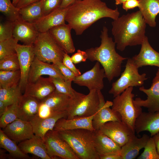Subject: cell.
Here are the masks:
<instances>
[{
	"instance_id": "cell-39",
	"label": "cell",
	"mask_w": 159,
	"mask_h": 159,
	"mask_svg": "<svg viewBox=\"0 0 159 159\" xmlns=\"http://www.w3.org/2000/svg\"><path fill=\"white\" fill-rule=\"evenodd\" d=\"M19 69V63L16 53L0 59V70L14 71Z\"/></svg>"
},
{
	"instance_id": "cell-13",
	"label": "cell",
	"mask_w": 159,
	"mask_h": 159,
	"mask_svg": "<svg viewBox=\"0 0 159 159\" xmlns=\"http://www.w3.org/2000/svg\"><path fill=\"white\" fill-rule=\"evenodd\" d=\"M33 45L18 44L16 48L21 72L19 86L21 91L24 90L28 83L30 69L35 57Z\"/></svg>"
},
{
	"instance_id": "cell-38",
	"label": "cell",
	"mask_w": 159,
	"mask_h": 159,
	"mask_svg": "<svg viewBox=\"0 0 159 159\" xmlns=\"http://www.w3.org/2000/svg\"><path fill=\"white\" fill-rule=\"evenodd\" d=\"M18 41L13 37L0 41V59L16 53Z\"/></svg>"
},
{
	"instance_id": "cell-32",
	"label": "cell",
	"mask_w": 159,
	"mask_h": 159,
	"mask_svg": "<svg viewBox=\"0 0 159 159\" xmlns=\"http://www.w3.org/2000/svg\"><path fill=\"white\" fill-rule=\"evenodd\" d=\"M16 143L9 138L0 130V147L8 151L12 158L30 159L27 154L24 153Z\"/></svg>"
},
{
	"instance_id": "cell-20",
	"label": "cell",
	"mask_w": 159,
	"mask_h": 159,
	"mask_svg": "<svg viewBox=\"0 0 159 159\" xmlns=\"http://www.w3.org/2000/svg\"><path fill=\"white\" fill-rule=\"evenodd\" d=\"M43 75L64 79L62 74L55 65L41 61L35 57L31 65L27 83L35 82Z\"/></svg>"
},
{
	"instance_id": "cell-52",
	"label": "cell",
	"mask_w": 159,
	"mask_h": 159,
	"mask_svg": "<svg viewBox=\"0 0 159 159\" xmlns=\"http://www.w3.org/2000/svg\"><path fill=\"white\" fill-rule=\"evenodd\" d=\"M0 159H5L6 158H11L10 155L7 154L4 152V151L2 149H0Z\"/></svg>"
},
{
	"instance_id": "cell-53",
	"label": "cell",
	"mask_w": 159,
	"mask_h": 159,
	"mask_svg": "<svg viewBox=\"0 0 159 159\" xmlns=\"http://www.w3.org/2000/svg\"><path fill=\"white\" fill-rule=\"evenodd\" d=\"M129 0H115V4L116 5L122 4L124 2Z\"/></svg>"
},
{
	"instance_id": "cell-28",
	"label": "cell",
	"mask_w": 159,
	"mask_h": 159,
	"mask_svg": "<svg viewBox=\"0 0 159 159\" xmlns=\"http://www.w3.org/2000/svg\"><path fill=\"white\" fill-rule=\"evenodd\" d=\"M150 137L144 134L140 138L134 135L121 147L120 154L122 159H133L138 155L139 151L144 148Z\"/></svg>"
},
{
	"instance_id": "cell-34",
	"label": "cell",
	"mask_w": 159,
	"mask_h": 159,
	"mask_svg": "<svg viewBox=\"0 0 159 159\" xmlns=\"http://www.w3.org/2000/svg\"><path fill=\"white\" fill-rule=\"evenodd\" d=\"M21 78L20 70L14 71L0 70V88H8L19 85Z\"/></svg>"
},
{
	"instance_id": "cell-49",
	"label": "cell",
	"mask_w": 159,
	"mask_h": 159,
	"mask_svg": "<svg viewBox=\"0 0 159 159\" xmlns=\"http://www.w3.org/2000/svg\"><path fill=\"white\" fill-rule=\"evenodd\" d=\"M76 0H62V3L59 8L65 9L67 8L73 3Z\"/></svg>"
},
{
	"instance_id": "cell-44",
	"label": "cell",
	"mask_w": 159,
	"mask_h": 159,
	"mask_svg": "<svg viewBox=\"0 0 159 159\" xmlns=\"http://www.w3.org/2000/svg\"><path fill=\"white\" fill-rule=\"evenodd\" d=\"M62 62L74 73L76 76L81 74L80 70L76 67L71 59V57L68 54L65 53Z\"/></svg>"
},
{
	"instance_id": "cell-48",
	"label": "cell",
	"mask_w": 159,
	"mask_h": 159,
	"mask_svg": "<svg viewBox=\"0 0 159 159\" xmlns=\"http://www.w3.org/2000/svg\"><path fill=\"white\" fill-rule=\"evenodd\" d=\"M100 159H122L120 155L112 154L100 155Z\"/></svg>"
},
{
	"instance_id": "cell-55",
	"label": "cell",
	"mask_w": 159,
	"mask_h": 159,
	"mask_svg": "<svg viewBox=\"0 0 159 159\" xmlns=\"http://www.w3.org/2000/svg\"></svg>"
},
{
	"instance_id": "cell-10",
	"label": "cell",
	"mask_w": 159,
	"mask_h": 159,
	"mask_svg": "<svg viewBox=\"0 0 159 159\" xmlns=\"http://www.w3.org/2000/svg\"><path fill=\"white\" fill-rule=\"evenodd\" d=\"M72 98L55 90L40 101V109L45 117L67 112L71 106Z\"/></svg>"
},
{
	"instance_id": "cell-31",
	"label": "cell",
	"mask_w": 159,
	"mask_h": 159,
	"mask_svg": "<svg viewBox=\"0 0 159 159\" xmlns=\"http://www.w3.org/2000/svg\"><path fill=\"white\" fill-rule=\"evenodd\" d=\"M19 14L24 20L34 23L44 16L41 1L39 0L21 8Z\"/></svg>"
},
{
	"instance_id": "cell-18",
	"label": "cell",
	"mask_w": 159,
	"mask_h": 159,
	"mask_svg": "<svg viewBox=\"0 0 159 159\" xmlns=\"http://www.w3.org/2000/svg\"><path fill=\"white\" fill-rule=\"evenodd\" d=\"M14 23L13 37L24 44L33 45L39 33L34 24L24 20L20 16Z\"/></svg>"
},
{
	"instance_id": "cell-43",
	"label": "cell",
	"mask_w": 159,
	"mask_h": 159,
	"mask_svg": "<svg viewBox=\"0 0 159 159\" xmlns=\"http://www.w3.org/2000/svg\"><path fill=\"white\" fill-rule=\"evenodd\" d=\"M52 64L55 65L59 69L63 76L64 80L72 82L73 81L75 75L63 64L62 62L58 61Z\"/></svg>"
},
{
	"instance_id": "cell-15",
	"label": "cell",
	"mask_w": 159,
	"mask_h": 159,
	"mask_svg": "<svg viewBox=\"0 0 159 159\" xmlns=\"http://www.w3.org/2000/svg\"><path fill=\"white\" fill-rule=\"evenodd\" d=\"M98 92L100 104L92 121L93 127L95 131L99 130L105 123L108 122L122 120L120 115L110 108L112 105V102H105L101 91Z\"/></svg>"
},
{
	"instance_id": "cell-30",
	"label": "cell",
	"mask_w": 159,
	"mask_h": 159,
	"mask_svg": "<svg viewBox=\"0 0 159 159\" xmlns=\"http://www.w3.org/2000/svg\"><path fill=\"white\" fill-rule=\"evenodd\" d=\"M138 7L146 23L151 27L156 25L155 18L159 14V0H139Z\"/></svg>"
},
{
	"instance_id": "cell-40",
	"label": "cell",
	"mask_w": 159,
	"mask_h": 159,
	"mask_svg": "<svg viewBox=\"0 0 159 159\" xmlns=\"http://www.w3.org/2000/svg\"><path fill=\"white\" fill-rule=\"evenodd\" d=\"M142 154L139 156L138 159H159L156 146L153 138L150 137Z\"/></svg>"
},
{
	"instance_id": "cell-7",
	"label": "cell",
	"mask_w": 159,
	"mask_h": 159,
	"mask_svg": "<svg viewBox=\"0 0 159 159\" xmlns=\"http://www.w3.org/2000/svg\"><path fill=\"white\" fill-rule=\"evenodd\" d=\"M100 100L98 91H90L87 95L78 92L72 98L67 119L87 117L95 115L99 107Z\"/></svg>"
},
{
	"instance_id": "cell-45",
	"label": "cell",
	"mask_w": 159,
	"mask_h": 159,
	"mask_svg": "<svg viewBox=\"0 0 159 159\" xmlns=\"http://www.w3.org/2000/svg\"><path fill=\"white\" fill-rule=\"evenodd\" d=\"M88 56L85 51L78 49L76 52L71 57V59L74 64H77L82 62H85L87 59Z\"/></svg>"
},
{
	"instance_id": "cell-26",
	"label": "cell",
	"mask_w": 159,
	"mask_h": 159,
	"mask_svg": "<svg viewBox=\"0 0 159 159\" xmlns=\"http://www.w3.org/2000/svg\"><path fill=\"white\" fill-rule=\"evenodd\" d=\"M95 114L89 117L68 119L65 118L59 119L56 122L53 130L57 131L79 129L95 131L92 124Z\"/></svg>"
},
{
	"instance_id": "cell-46",
	"label": "cell",
	"mask_w": 159,
	"mask_h": 159,
	"mask_svg": "<svg viewBox=\"0 0 159 159\" xmlns=\"http://www.w3.org/2000/svg\"><path fill=\"white\" fill-rule=\"evenodd\" d=\"M122 4L123 9L127 11L129 10L138 7L139 2V0H129L124 2Z\"/></svg>"
},
{
	"instance_id": "cell-24",
	"label": "cell",
	"mask_w": 159,
	"mask_h": 159,
	"mask_svg": "<svg viewBox=\"0 0 159 159\" xmlns=\"http://www.w3.org/2000/svg\"><path fill=\"white\" fill-rule=\"evenodd\" d=\"M40 104L39 100L24 94L18 105V118L30 122L37 115Z\"/></svg>"
},
{
	"instance_id": "cell-35",
	"label": "cell",
	"mask_w": 159,
	"mask_h": 159,
	"mask_svg": "<svg viewBox=\"0 0 159 159\" xmlns=\"http://www.w3.org/2000/svg\"><path fill=\"white\" fill-rule=\"evenodd\" d=\"M19 9L11 0H0V11L8 20L14 21L18 19L20 16Z\"/></svg>"
},
{
	"instance_id": "cell-11",
	"label": "cell",
	"mask_w": 159,
	"mask_h": 159,
	"mask_svg": "<svg viewBox=\"0 0 159 159\" xmlns=\"http://www.w3.org/2000/svg\"><path fill=\"white\" fill-rule=\"evenodd\" d=\"M98 130L109 137L121 147L135 135V132L122 120L108 122Z\"/></svg>"
},
{
	"instance_id": "cell-9",
	"label": "cell",
	"mask_w": 159,
	"mask_h": 159,
	"mask_svg": "<svg viewBox=\"0 0 159 159\" xmlns=\"http://www.w3.org/2000/svg\"><path fill=\"white\" fill-rule=\"evenodd\" d=\"M44 142L47 153L52 159H79L69 145L54 130L45 134Z\"/></svg>"
},
{
	"instance_id": "cell-41",
	"label": "cell",
	"mask_w": 159,
	"mask_h": 159,
	"mask_svg": "<svg viewBox=\"0 0 159 159\" xmlns=\"http://www.w3.org/2000/svg\"><path fill=\"white\" fill-rule=\"evenodd\" d=\"M14 21L8 20L0 24V41L13 37Z\"/></svg>"
},
{
	"instance_id": "cell-27",
	"label": "cell",
	"mask_w": 159,
	"mask_h": 159,
	"mask_svg": "<svg viewBox=\"0 0 159 159\" xmlns=\"http://www.w3.org/2000/svg\"><path fill=\"white\" fill-rule=\"evenodd\" d=\"M25 153L33 154L42 159H52L48 154L43 140L35 135L18 145Z\"/></svg>"
},
{
	"instance_id": "cell-14",
	"label": "cell",
	"mask_w": 159,
	"mask_h": 159,
	"mask_svg": "<svg viewBox=\"0 0 159 159\" xmlns=\"http://www.w3.org/2000/svg\"><path fill=\"white\" fill-rule=\"evenodd\" d=\"M139 90L147 96V99L143 100L140 97L133 100L134 104L138 106L147 108L148 112H154L159 111V69L153 79L150 87L146 89L142 86Z\"/></svg>"
},
{
	"instance_id": "cell-25",
	"label": "cell",
	"mask_w": 159,
	"mask_h": 159,
	"mask_svg": "<svg viewBox=\"0 0 159 159\" xmlns=\"http://www.w3.org/2000/svg\"><path fill=\"white\" fill-rule=\"evenodd\" d=\"M67 112L44 118L36 116L30 122L32 126L34 135L40 138L44 141L46 133L49 130H53L58 120L62 118H67Z\"/></svg>"
},
{
	"instance_id": "cell-29",
	"label": "cell",
	"mask_w": 159,
	"mask_h": 159,
	"mask_svg": "<svg viewBox=\"0 0 159 159\" xmlns=\"http://www.w3.org/2000/svg\"><path fill=\"white\" fill-rule=\"evenodd\" d=\"M94 143L96 150L99 155L112 154L120 155L121 147L99 130L95 131Z\"/></svg>"
},
{
	"instance_id": "cell-5",
	"label": "cell",
	"mask_w": 159,
	"mask_h": 159,
	"mask_svg": "<svg viewBox=\"0 0 159 159\" xmlns=\"http://www.w3.org/2000/svg\"><path fill=\"white\" fill-rule=\"evenodd\" d=\"M133 87L126 89L116 96L112 101V109L120 115L122 121L135 132V126L136 119L142 112L141 107L133 103L135 95L132 93Z\"/></svg>"
},
{
	"instance_id": "cell-22",
	"label": "cell",
	"mask_w": 159,
	"mask_h": 159,
	"mask_svg": "<svg viewBox=\"0 0 159 159\" xmlns=\"http://www.w3.org/2000/svg\"><path fill=\"white\" fill-rule=\"evenodd\" d=\"M137 133L148 131L151 137L159 132V111L142 112L136 119L135 126Z\"/></svg>"
},
{
	"instance_id": "cell-8",
	"label": "cell",
	"mask_w": 159,
	"mask_h": 159,
	"mask_svg": "<svg viewBox=\"0 0 159 159\" xmlns=\"http://www.w3.org/2000/svg\"><path fill=\"white\" fill-rule=\"evenodd\" d=\"M138 69L132 58H127L124 71L120 77L112 83L109 93L115 97L129 87L142 86L148 78L145 73H139Z\"/></svg>"
},
{
	"instance_id": "cell-6",
	"label": "cell",
	"mask_w": 159,
	"mask_h": 159,
	"mask_svg": "<svg viewBox=\"0 0 159 159\" xmlns=\"http://www.w3.org/2000/svg\"><path fill=\"white\" fill-rule=\"evenodd\" d=\"M35 57L44 62H62L65 53L48 31L39 32L33 44Z\"/></svg>"
},
{
	"instance_id": "cell-16",
	"label": "cell",
	"mask_w": 159,
	"mask_h": 159,
	"mask_svg": "<svg viewBox=\"0 0 159 159\" xmlns=\"http://www.w3.org/2000/svg\"><path fill=\"white\" fill-rule=\"evenodd\" d=\"M2 130L6 135L16 143L30 139L35 135L30 122L19 118L9 124Z\"/></svg>"
},
{
	"instance_id": "cell-50",
	"label": "cell",
	"mask_w": 159,
	"mask_h": 159,
	"mask_svg": "<svg viewBox=\"0 0 159 159\" xmlns=\"http://www.w3.org/2000/svg\"><path fill=\"white\" fill-rule=\"evenodd\" d=\"M152 137L154 140L157 152L159 155V132Z\"/></svg>"
},
{
	"instance_id": "cell-19",
	"label": "cell",
	"mask_w": 159,
	"mask_h": 159,
	"mask_svg": "<svg viewBox=\"0 0 159 159\" xmlns=\"http://www.w3.org/2000/svg\"><path fill=\"white\" fill-rule=\"evenodd\" d=\"M72 29L68 24H65L53 27L49 31L57 43L68 54L73 53L75 50L71 35Z\"/></svg>"
},
{
	"instance_id": "cell-51",
	"label": "cell",
	"mask_w": 159,
	"mask_h": 159,
	"mask_svg": "<svg viewBox=\"0 0 159 159\" xmlns=\"http://www.w3.org/2000/svg\"><path fill=\"white\" fill-rule=\"evenodd\" d=\"M7 107V106H6L2 102L0 101V116L4 112Z\"/></svg>"
},
{
	"instance_id": "cell-47",
	"label": "cell",
	"mask_w": 159,
	"mask_h": 159,
	"mask_svg": "<svg viewBox=\"0 0 159 159\" xmlns=\"http://www.w3.org/2000/svg\"><path fill=\"white\" fill-rule=\"evenodd\" d=\"M40 0H18L16 7L19 9Z\"/></svg>"
},
{
	"instance_id": "cell-54",
	"label": "cell",
	"mask_w": 159,
	"mask_h": 159,
	"mask_svg": "<svg viewBox=\"0 0 159 159\" xmlns=\"http://www.w3.org/2000/svg\"><path fill=\"white\" fill-rule=\"evenodd\" d=\"M18 0H12V3L14 6H16L18 2Z\"/></svg>"
},
{
	"instance_id": "cell-17",
	"label": "cell",
	"mask_w": 159,
	"mask_h": 159,
	"mask_svg": "<svg viewBox=\"0 0 159 159\" xmlns=\"http://www.w3.org/2000/svg\"><path fill=\"white\" fill-rule=\"evenodd\" d=\"M56 90L54 85L49 77L42 76L34 82L27 83L24 94L41 101Z\"/></svg>"
},
{
	"instance_id": "cell-2",
	"label": "cell",
	"mask_w": 159,
	"mask_h": 159,
	"mask_svg": "<svg viewBox=\"0 0 159 159\" xmlns=\"http://www.w3.org/2000/svg\"><path fill=\"white\" fill-rule=\"evenodd\" d=\"M146 24L139 10L113 20L111 31L117 49L122 52L127 46L141 45L146 36Z\"/></svg>"
},
{
	"instance_id": "cell-37",
	"label": "cell",
	"mask_w": 159,
	"mask_h": 159,
	"mask_svg": "<svg viewBox=\"0 0 159 159\" xmlns=\"http://www.w3.org/2000/svg\"><path fill=\"white\" fill-rule=\"evenodd\" d=\"M18 103H15L7 106L5 111L0 116L1 128H4L18 118Z\"/></svg>"
},
{
	"instance_id": "cell-33",
	"label": "cell",
	"mask_w": 159,
	"mask_h": 159,
	"mask_svg": "<svg viewBox=\"0 0 159 159\" xmlns=\"http://www.w3.org/2000/svg\"><path fill=\"white\" fill-rule=\"evenodd\" d=\"M19 85L8 88H0V101L8 106L18 103L22 96Z\"/></svg>"
},
{
	"instance_id": "cell-12",
	"label": "cell",
	"mask_w": 159,
	"mask_h": 159,
	"mask_svg": "<svg viewBox=\"0 0 159 159\" xmlns=\"http://www.w3.org/2000/svg\"><path fill=\"white\" fill-rule=\"evenodd\" d=\"M105 78V71L97 62L92 69L82 74L76 76L73 82L79 85L87 87L89 91H101L104 87L103 79Z\"/></svg>"
},
{
	"instance_id": "cell-21",
	"label": "cell",
	"mask_w": 159,
	"mask_h": 159,
	"mask_svg": "<svg viewBox=\"0 0 159 159\" xmlns=\"http://www.w3.org/2000/svg\"><path fill=\"white\" fill-rule=\"evenodd\" d=\"M141 45L139 53L132 58L138 68L147 66L159 67V52L152 47L146 36Z\"/></svg>"
},
{
	"instance_id": "cell-23",
	"label": "cell",
	"mask_w": 159,
	"mask_h": 159,
	"mask_svg": "<svg viewBox=\"0 0 159 159\" xmlns=\"http://www.w3.org/2000/svg\"><path fill=\"white\" fill-rule=\"evenodd\" d=\"M68 9V7L63 9L58 8L43 16L33 24L39 32L48 31L53 27L65 24V18Z\"/></svg>"
},
{
	"instance_id": "cell-4",
	"label": "cell",
	"mask_w": 159,
	"mask_h": 159,
	"mask_svg": "<svg viewBox=\"0 0 159 159\" xmlns=\"http://www.w3.org/2000/svg\"><path fill=\"white\" fill-rule=\"evenodd\" d=\"M95 131L79 129L57 132L79 159H100L95 146Z\"/></svg>"
},
{
	"instance_id": "cell-36",
	"label": "cell",
	"mask_w": 159,
	"mask_h": 159,
	"mask_svg": "<svg viewBox=\"0 0 159 159\" xmlns=\"http://www.w3.org/2000/svg\"><path fill=\"white\" fill-rule=\"evenodd\" d=\"M49 77L57 92L67 95L72 98L75 96L77 92L72 88L71 86L72 81L65 80L59 77Z\"/></svg>"
},
{
	"instance_id": "cell-1",
	"label": "cell",
	"mask_w": 159,
	"mask_h": 159,
	"mask_svg": "<svg viewBox=\"0 0 159 159\" xmlns=\"http://www.w3.org/2000/svg\"><path fill=\"white\" fill-rule=\"evenodd\" d=\"M117 7L112 9L101 0H76L68 7L65 20L77 35L83 32L100 19L119 17Z\"/></svg>"
},
{
	"instance_id": "cell-42",
	"label": "cell",
	"mask_w": 159,
	"mask_h": 159,
	"mask_svg": "<svg viewBox=\"0 0 159 159\" xmlns=\"http://www.w3.org/2000/svg\"><path fill=\"white\" fill-rule=\"evenodd\" d=\"M44 16L46 15L60 7L62 0H41Z\"/></svg>"
},
{
	"instance_id": "cell-3",
	"label": "cell",
	"mask_w": 159,
	"mask_h": 159,
	"mask_svg": "<svg viewBox=\"0 0 159 159\" xmlns=\"http://www.w3.org/2000/svg\"><path fill=\"white\" fill-rule=\"evenodd\" d=\"M101 44L99 47L86 49L87 59L91 62L97 61L102 65L105 78L109 82L121 74L122 64L127 58L119 54L115 48L116 43L110 37L107 28L104 26L100 36Z\"/></svg>"
}]
</instances>
